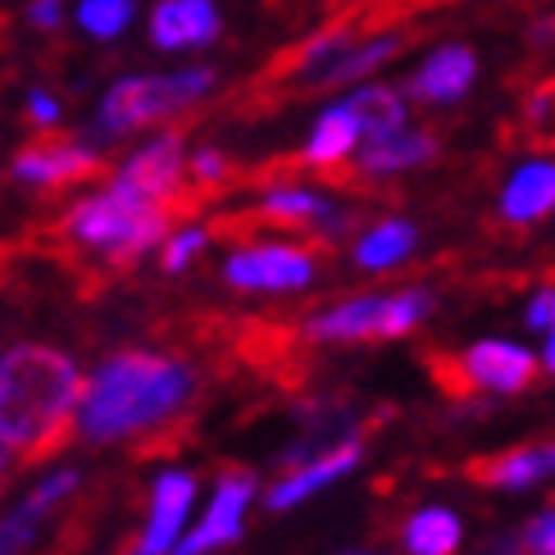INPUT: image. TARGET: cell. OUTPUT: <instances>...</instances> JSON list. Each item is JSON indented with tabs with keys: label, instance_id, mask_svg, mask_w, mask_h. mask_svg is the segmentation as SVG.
I'll return each mask as SVG.
<instances>
[{
	"label": "cell",
	"instance_id": "cell-1",
	"mask_svg": "<svg viewBox=\"0 0 555 555\" xmlns=\"http://www.w3.org/2000/svg\"><path fill=\"white\" fill-rule=\"evenodd\" d=\"M196 397V369L178 356L124 351L105 356L82 383L78 437L87 447H114L146 437V451H178L188 433V410Z\"/></svg>",
	"mask_w": 555,
	"mask_h": 555
},
{
	"label": "cell",
	"instance_id": "cell-2",
	"mask_svg": "<svg viewBox=\"0 0 555 555\" xmlns=\"http://www.w3.org/2000/svg\"><path fill=\"white\" fill-rule=\"evenodd\" d=\"M78 401L82 374L60 346L14 341L0 351V447L18 465H41L78 433Z\"/></svg>",
	"mask_w": 555,
	"mask_h": 555
},
{
	"label": "cell",
	"instance_id": "cell-3",
	"mask_svg": "<svg viewBox=\"0 0 555 555\" xmlns=\"http://www.w3.org/2000/svg\"><path fill=\"white\" fill-rule=\"evenodd\" d=\"M173 223L178 215L165 210V205H151L119 188H105L68 205L55 219V233L74 250L105 256L109 264H137L151 246H159L173 233Z\"/></svg>",
	"mask_w": 555,
	"mask_h": 555
},
{
	"label": "cell",
	"instance_id": "cell-4",
	"mask_svg": "<svg viewBox=\"0 0 555 555\" xmlns=\"http://www.w3.org/2000/svg\"><path fill=\"white\" fill-rule=\"evenodd\" d=\"M219 82L215 68H178V74H137L105 91L91 142H124L151 124H165L173 114L192 109L201 96H210Z\"/></svg>",
	"mask_w": 555,
	"mask_h": 555
},
{
	"label": "cell",
	"instance_id": "cell-5",
	"mask_svg": "<svg viewBox=\"0 0 555 555\" xmlns=\"http://www.w3.org/2000/svg\"><path fill=\"white\" fill-rule=\"evenodd\" d=\"M433 292H397V296H356L346 306L300 323L306 341H391L414 333L433 314Z\"/></svg>",
	"mask_w": 555,
	"mask_h": 555
},
{
	"label": "cell",
	"instance_id": "cell-6",
	"mask_svg": "<svg viewBox=\"0 0 555 555\" xmlns=\"http://www.w3.org/2000/svg\"><path fill=\"white\" fill-rule=\"evenodd\" d=\"M109 188H119L137 201L165 205L178 219L192 215V192H188V151H182V132H159L155 142H146L142 151H132L119 173L109 178Z\"/></svg>",
	"mask_w": 555,
	"mask_h": 555
},
{
	"label": "cell",
	"instance_id": "cell-7",
	"mask_svg": "<svg viewBox=\"0 0 555 555\" xmlns=\"http://www.w3.org/2000/svg\"><path fill=\"white\" fill-rule=\"evenodd\" d=\"M105 173V155L91 137H68V132H41L10 159V178L23 188H41V192H60V188H78Z\"/></svg>",
	"mask_w": 555,
	"mask_h": 555
},
{
	"label": "cell",
	"instance_id": "cell-8",
	"mask_svg": "<svg viewBox=\"0 0 555 555\" xmlns=\"http://www.w3.org/2000/svg\"><path fill=\"white\" fill-rule=\"evenodd\" d=\"M78 488H82L78 469H55V474L37 478L33 488L0 515V555H33L41 533L51 528V519L64 511V505L78 496Z\"/></svg>",
	"mask_w": 555,
	"mask_h": 555
},
{
	"label": "cell",
	"instance_id": "cell-9",
	"mask_svg": "<svg viewBox=\"0 0 555 555\" xmlns=\"http://www.w3.org/2000/svg\"><path fill=\"white\" fill-rule=\"evenodd\" d=\"M328 250V242H310V246H246L233 250L223 264L228 287L237 292H292L306 287L314 278V260Z\"/></svg>",
	"mask_w": 555,
	"mask_h": 555
},
{
	"label": "cell",
	"instance_id": "cell-10",
	"mask_svg": "<svg viewBox=\"0 0 555 555\" xmlns=\"http://www.w3.org/2000/svg\"><path fill=\"white\" fill-rule=\"evenodd\" d=\"M250 496H256V474L242 469V465L237 469H223L215 478L210 511H205V519L173 546V555H210L219 546H233L242 538V515H246Z\"/></svg>",
	"mask_w": 555,
	"mask_h": 555
},
{
	"label": "cell",
	"instance_id": "cell-11",
	"mask_svg": "<svg viewBox=\"0 0 555 555\" xmlns=\"http://www.w3.org/2000/svg\"><path fill=\"white\" fill-rule=\"evenodd\" d=\"M474 488H492V492H524L538 482L555 478V442H528V447H505L488 455H469L460 465Z\"/></svg>",
	"mask_w": 555,
	"mask_h": 555
},
{
	"label": "cell",
	"instance_id": "cell-12",
	"mask_svg": "<svg viewBox=\"0 0 555 555\" xmlns=\"http://www.w3.org/2000/svg\"><path fill=\"white\" fill-rule=\"evenodd\" d=\"M196 501V478L169 469L155 478L151 488V519L142 528V538L132 542V555H173V546L182 542V519H188Z\"/></svg>",
	"mask_w": 555,
	"mask_h": 555
},
{
	"label": "cell",
	"instance_id": "cell-13",
	"mask_svg": "<svg viewBox=\"0 0 555 555\" xmlns=\"http://www.w3.org/2000/svg\"><path fill=\"white\" fill-rule=\"evenodd\" d=\"M465 369L478 391H496V397H519V391L538 387V360L533 351L511 341H478L465 351Z\"/></svg>",
	"mask_w": 555,
	"mask_h": 555
},
{
	"label": "cell",
	"instance_id": "cell-14",
	"mask_svg": "<svg viewBox=\"0 0 555 555\" xmlns=\"http://www.w3.org/2000/svg\"><path fill=\"white\" fill-rule=\"evenodd\" d=\"M223 33L215 0H159L151 10V41L159 51H192L210 46Z\"/></svg>",
	"mask_w": 555,
	"mask_h": 555
},
{
	"label": "cell",
	"instance_id": "cell-15",
	"mask_svg": "<svg viewBox=\"0 0 555 555\" xmlns=\"http://www.w3.org/2000/svg\"><path fill=\"white\" fill-rule=\"evenodd\" d=\"M474 78H478V55L469 46H442V51H433L420 64V74L405 82L401 96H414L424 105H451L474 87Z\"/></svg>",
	"mask_w": 555,
	"mask_h": 555
},
{
	"label": "cell",
	"instance_id": "cell-16",
	"mask_svg": "<svg viewBox=\"0 0 555 555\" xmlns=\"http://www.w3.org/2000/svg\"><path fill=\"white\" fill-rule=\"evenodd\" d=\"M360 455H364V442H346V447H337V451H328V455H319V460H310V465H300V469H292V474H278V482L269 488L264 505H269L273 515L292 511V505L310 501L314 492L333 488L341 474H351V469L360 465Z\"/></svg>",
	"mask_w": 555,
	"mask_h": 555
},
{
	"label": "cell",
	"instance_id": "cell-17",
	"mask_svg": "<svg viewBox=\"0 0 555 555\" xmlns=\"http://www.w3.org/2000/svg\"><path fill=\"white\" fill-rule=\"evenodd\" d=\"M437 159V137L433 132H410V128H397L387 137H374L360 155V173L364 182L369 178H387V173H405V169H420V165H433Z\"/></svg>",
	"mask_w": 555,
	"mask_h": 555
},
{
	"label": "cell",
	"instance_id": "cell-18",
	"mask_svg": "<svg viewBox=\"0 0 555 555\" xmlns=\"http://www.w3.org/2000/svg\"><path fill=\"white\" fill-rule=\"evenodd\" d=\"M356 142H360V128L351 119V109L333 105V109H323L319 119H314L310 142H306V151H300V165H306L314 178H323V173H333L337 165L351 159Z\"/></svg>",
	"mask_w": 555,
	"mask_h": 555
},
{
	"label": "cell",
	"instance_id": "cell-19",
	"mask_svg": "<svg viewBox=\"0 0 555 555\" xmlns=\"http://www.w3.org/2000/svg\"><path fill=\"white\" fill-rule=\"evenodd\" d=\"M555 210V165H524L515 178H511V188L501 192V219L505 223H542L546 215Z\"/></svg>",
	"mask_w": 555,
	"mask_h": 555
},
{
	"label": "cell",
	"instance_id": "cell-20",
	"mask_svg": "<svg viewBox=\"0 0 555 555\" xmlns=\"http://www.w3.org/2000/svg\"><path fill=\"white\" fill-rule=\"evenodd\" d=\"M341 105L351 109V119H356L364 142H374V137H387V132L405 128V101H401L397 87H364V91H356V96L341 101Z\"/></svg>",
	"mask_w": 555,
	"mask_h": 555
},
{
	"label": "cell",
	"instance_id": "cell-21",
	"mask_svg": "<svg viewBox=\"0 0 555 555\" xmlns=\"http://www.w3.org/2000/svg\"><path fill=\"white\" fill-rule=\"evenodd\" d=\"M414 242H420V233H414V223H405V219H383V223H374L369 233L360 237V246H356V264L360 269H397L410 250H414Z\"/></svg>",
	"mask_w": 555,
	"mask_h": 555
},
{
	"label": "cell",
	"instance_id": "cell-22",
	"mask_svg": "<svg viewBox=\"0 0 555 555\" xmlns=\"http://www.w3.org/2000/svg\"><path fill=\"white\" fill-rule=\"evenodd\" d=\"M405 551L410 555H455L460 551V519L442 505H428L405 524Z\"/></svg>",
	"mask_w": 555,
	"mask_h": 555
},
{
	"label": "cell",
	"instance_id": "cell-23",
	"mask_svg": "<svg viewBox=\"0 0 555 555\" xmlns=\"http://www.w3.org/2000/svg\"><path fill=\"white\" fill-rule=\"evenodd\" d=\"M424 369H428V378L437 383V391H442L447 401L469 405L478 397V387H474L469 369H465V356H451V351H437V346H428V351H424Z\"/></svg>",
	"mask_w": 555,
	"mask_h": 555
},
{
	"label": "cell",
	"instance_id": "cell-24",
	"mask_svg": "<svg viewBox=\"0 0 555 555\" xmlns=\"http://www.w3.org/2000/svg\"><path fill=\"white\" fill-rule=\"evenodd\" d=\"M132 23V0H82L78 5V28L96 41L124 37Z\"/></svg>",
	"mask_w": 555,
	"mask_h": 555
},
{
	"label": "cell",
	"instance_id": "cell-25",
	"mask_svg": "<svg viewBox=\"0 0 555 555\" xmlns=\"http://www.w3.org/2000/svg\"><path fill=\"white\" fill-rule=\"evenodd\" d=\"M205 242H210V228H178V233L165 242V256H159L165 273H182L205 250Z\"/></svg>",
	"mask_w": 555,
	"mask_h": 555
},
{
	"label": "cell",
	"instance_id": "cell-26",
	"mask_svg": "<svg viewBox=\"0 0 555 555\" xmlns=\"http://www.w3.org/2000/svg\"><path fill=\"white\" fill-rule=\"evenodd\" d=\"M524 542H528V551H533V555H555V501L524 528Z\"/></svg>",
	"mask_w": 555,
	"mask_h": 555
},
{
	"label": "cell",
	"instance_id": "cell-27",
	"mask_svg": "<svg viewBox=\"0 0 555 555\" xmlns=\"http://www.w3.org/2000/svg\"><path fill=\"white\" fill-rule=\"evenodd\" d=\"M23 109H28V119H33L41 132H51V128L60 124V101L51 96V91H41V87H33V91H28V101H23Z\"/></svg>",
	"mask_w": 555,
	"mask_h": 555
},
{
	"label": "cell",
	"instance_id": "cell-28",
	"mask_svg": "<svg viewBox=\"0 0 555 555\" xmlns=\"http://www.w3.org/2000/svg\"><path fill=\"white\" fill-rule=\"evenodd\" d=\"M28 23L37 33H60L64 28V0H28Z\"/></svg>",
	"mask_w": 555,
	"mask_h": 555
},
{
	"label": "cell",
	"instance_id": "cell-29",
	"mask_svg": "<svg viewBox=\"0 0 555 555\" xmlns=\"http://www.w3.org/2000/svg\"><path fill=\"white\" fill-rule=\"evenodd\" d=\"M528 323H533L538 333L555 328V292H538L533 296V306H528Z\"/></svg>",
	"mask_w": 555,
	"mask_h": 555
},
{
	"label": "cell",
	"instance_id": "cell-30",
	"mask_svg": "<svg viewBox=\"0 0 555 555\" xmlns=\"http://www.w3.org/2000/svg\"><path fill=\"white\" fill-rule=\"evenodd\" d=\"M482 555H533V551H528L524 533H501V538H492L488 546H482Z\"/></svg>",
	"mask_w": 555,
	"mask_h": 555
},
{
	"label": "cell",
	"instance_id": "cell-31",
	"mask_svg": "<svg viewBox=\"0 0 555 555\" xmlns=\"http://www.w3.org/2000/svg\"><path fill=\"white\" fill-rule=\"evenodd\" d=\"M533 146H538V151H555V132H538Z\"/></svg>",
	"mask_w": 555,
	"mask_h": 555
},
{
	"label": "cell",
	"instance_id": "cell-32",
	"mask_svg": "<svg viewBox=\"0 0 555 555\" xmlns=\"http://www.w3.org/2000/svg\"><path fill=\"white\" fill-rule=\"evenodd\" d=\"M546 374H555V328H551V341H546Z\"/></svg>",
	"mask_w": 555,
	"mask_h": 555
}]
</instances>
